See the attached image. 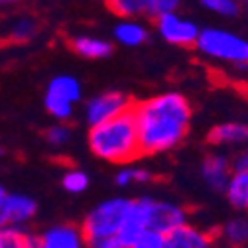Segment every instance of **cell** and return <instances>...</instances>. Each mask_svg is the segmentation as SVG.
Listing matches in <instances>:
<instances>
[{
	"instance_id": "1",
	"label": "cell",
	"mask_w": 248,
	"mask_h": 248,
	"mask_svg": "<svg viewBox=\"0 0 248 248\" xmlns=\"http://www.w3.org/2000/svg\"><path fill=\"white\" fill-rule=\"evenodd\" d=\"M142 156H158L175 150L189 134L191 103L177 91H166L132 105Z\"/></svg>"
},
{
	"instance_id": "2",
	"label": "cell",
	"mask_w": 248,
	"mask_h": 248,
	"mask_svg": "<svg viewBox=\"0 0 248 248\" xmlns=\"http://www.w3.org/2000/svg\"><path fill=\"white\" fill-rule=\"evenodd\" d=\"M87 138L89 150L99 160H105L108 164L126 166L142 156L138 126L132 110L122 112L97 126H91Z\"/></svg>"
},
{
	"instance_id": "3",
	"label": "cell",
	"mask_w": 248,
	"mask_h": 248,
	"mask_svg": "<svg viewBox=\"0 0 248 248\" xmlns=\"http://www.w3.org/2000/svg\"><path fill=\"white\" fill-rule=\"evenodd\" d=\"M195 49L201 55L213 61H221V63H227L231 67L248 63V40L223 28H201Z\"/></svg>"
},
{
	"instance_id": "4",
	"label": "cell",
	"mask_w": 248,
	"mask_h": 248,
	"mask_svg": "<svg viewBox=\"0 0 248 248\" xmlns=\"http://www.w3.org/2000/svg\"><path fill=\"white\" fill-rule=\"evenodd\" d=\"M132 205V199L128 197H110L107 201H101L95 205L85 217V221L81 225L85 240H95L110 234H118L124 219L128 215V209Z\"/></svg>"
},
{
	"instance_id": "5",
	"label": "cell",
	"mask_w": 248,
	"mask_h": 248,
	"mask_svg": "<svg viewBox=\"0 0 248 248\" xmlns=\"http://www.w3.org/2000/svg\"><path fill=\"white\" fill-rule=\"evenodd\" d=\"M132 101L126 93L122 91H107L101 95L91 97L85 105V120L91 126H97L101 122H107L122 112L132 110Z\"/></svg>"
},
{
	"instance_id": "6",
	"label": "cell",
	"mask_w": 248,
	"mask_h": 248,
	"mask_svg": "<svg viewBox=\"0 0 248 248\" xmlns=\"http://www.w3.org/2000/svg\"><path fill=\"white\" fill-rule=\"evenodd\" d=\"M156 30L164 42L177 47H195L201 28L197 22L179 16L177 12H166L156 18Z\"/></svg>"
},
{
	"instance_id": "7",
	"label": "cell",
	"mask_w": 248,
	"mask_h": 248,
	"mask_svg": "<svg viewBox=\"0 0 248 248\" xmlns=\"http://www.w3.org/2000/svg\"><path fill=\"white\" fill-rule=\"evenodd\" d=\"M187 223V211L181 205L166 199H154L152 209H150V225L148 229L160 231V232H170L171 229Z\"/></svg>"
},
{
	"instance_id": "8",
	"label": "cell",
	"mask_w": 248,
	"mask_h": 248,
	"mask_svg": "<svg viewBox=\"0 0 248 248\" xmlns=\"http://www.w3.org/2000/svg\"><path fill=\"white\" fill-rule=\"evenodd\" d=\"M152 201L154 197H140V199H132V205L128 209V215L124 219V225L118 232V236L122 238V242L126 244V248L148 229L150 225V209H152Z\"/></svg>"
},
{
	"instance_id": "9",
	"label": "cell",
	"mask_w": 248,
	"mask_h": 248,
	"mask_svg": "<svg viewBox=\"0 0 248 248\" xmlns=\"http://www.w3.org/2000/svg\"><path fill=\"white\" fill-rule=\"evenodd\" d=\"M232 171V160H229L223 154H207L201 162V177L213 191L225 193Z\"/></svg>"
},
{
	"instance_id": "10",
	"label": "cell",
	"mask_w": 248,
	"mask_h": 248,
	"mask_svg": "<svg viewBox=\"0 0 248 248\" xmlns=\"http://www.w3.org/2000/svg\"><path fill=\"white\" fill-rule=\"evenodd\" d=\"M213 236L189 223H183L166 232V248H211Z\"/></svg>"
},
{
	"instance_id": "11",
	"label": "cell",
	"mask_w": 248,
	"mask_h": 248,
	"mask_svg": "<svg viewBox=\"0 0 248 248\" xmlns=\"http://www.w3.org/2000/svg\"><path fill=\"white\" fill-rule=\"evenodd\" d=\"M207 142L215 148L246 146L248 144V124L246 122H221L209 130Z\"/></svg>"
},
{
	"instance_id": "12",
	"label": "cell",
	"mask_w": 248,
	"mask_h": 248,
	"mask_svg": "<svg viewBox=\"0 0 248 248\" xmlns=\"http://www.w3.org/2000/svg\"><path fill=\"white\" fill-rule=\"evenodd\" d=\"M38 211V205L32 197L28 195H22V193H12L4 197L2 201V219H4V225H24L28 223L32 217L36 215Z\"/></svg>"
},
{
	"instance_id": "13",
	"label": "cell",
	"mask_w": 248,
	"mask_h": 248,
	"mask_svg": "<svg viewBox=\"0 0 248 248\" xmlns=\"http://www.w3.org/2000/svg\"><path fill=\"white\" fill-rule=\"evenodd\" d=\"M44 248H83L87 244L83 229L75 225H55L42 234Z\"/></svg>"
},
{
	"instance_id": "14",
	"label": "cell",
	"mask_w": 248,
	"mask_h": 248,
	"mask_svg": "<svg viewBox=\"0 0 248 248\" xmlns=\"http://www.w3.org/2000/svg\"><path fill=\"white\" fill-rule=\"evenodd\" d=\"M112 36L124 47H138L148 42V28L136 18H122L112 28Z\"/></svg>"
},
{
	"instance_id": "15",
	"label": "cell",
	"mask_w": 248,
	"mask_h": 248,
	"mask_svg": "<svg viewBox=\"0 0 248 248\" xmlns=\"http://www.w3.org/2000/svg\"><path fill=\"white\" fill-rule=\"evenodd\" d=\"M71 49L85 59H105L112 53V44L97 36H77L71 40Z\"/></svg>"
},
{
	"instance_id": "16",
	"label": "cell",
	"mask_w": 248,
	"mask_h": 248,
	"mask_svg": "<svg viewBox=\"0 0 248 248\" xmlns=\"http://www.w3.org/2000/svg\"><path fill=\"white\" fill-rule=\"evenodd\" d=\"M46 93H49V95H55V97H61V99H65L73 105H77L83 97V85L77 77L73 75H55L49 83H47V89Z\"/></svg>"
},
{
	"instance_id": "17",
	"label": "cell",
	"mask_w": 248,
	"mask_h": 248,
	"mask_svg": "<svg viewBox=\"0 0 248 248\" xmlns=\"http://www.w3.org/2000/svg\"><path fill=\"white\" fill-rule=\"evenodd\" d=\"M225 195L234 209H248V171H232Z\"/></svg>"
},
{
	"instance_id": "18",
	"label": "cell",
	"mask_w": 248,
	"mask_h": 248,
	"mask_svg": "<svg viewBox=\"0 0 248 248\" xmlns=\"http://www.w3.org/2000/svg\"><path fill=\"white\" fill-rule=\"evenodd\" d=\"M221 236L229 246L240 248L248 244V219L246 217H236V219H231L223 225L221 229Z\"/></svg>"
},
{
	"instance_id": "19",
	"label": "cell",
	"mask_w": 248,
	"mask_h": 248,
	"mask_svg": "<svg viewBox=\"0 0 248 248\" xmlns=\"http://www.w3.org/2000/svg\"><path fill=\"white\" fill-rule=\"evenodd\" d=\"M110 12H114L120 18H138L146 16L148 0H105Z\"/></svg>"
},
{
	"instance_id": "20",
	"label": "cell",
	"mask_w": 248,
	"mask_h": 248,
	"mask_svg": "<svg viewBox=\"0 0 248 248\" xmlns=\"http://www.w3.org/2000/svg\"><path fill=\"white\" fill-rule=\"evenodd\" d=\"M44 105H46V110L59 122H65L73 116V103L61 99V97H55V95H49L46 93L44 97Z\"/></svg>"
},
{
	"instance_id": "21",
	"label": "cell",
	"mask_w": 248,
	"mask_h": 248,
	"mask_svg": "<svg viewBox=\"0 0 248 248\" xmlns=\"http://www.w3.org/2000/svg\"><path fill=\"white\" fill-rule=\"evenodd\" d=\"M201 6L207 12L223 18H234L240 12V2H236V0H201Z\"/></svg>"
},
{
	"instance_id": "22",
	"label": "cell",
	"mask_w": 248,
	"mask_h": 248,
	"mask_svg": "<svg viewBox=\"0 0 248 248\" xmlns=\"http://www.w3.org/2000/svg\"><path fill=\"white\" fill-rule=\"evenodd\" d=\"M61 185H63V189L67 193H73V195L83 193L89 187V175L81 170H69L63 175V179H61Z\"/></svg>"
},
{
	"instance_id": "23",
	"label": "cell",
	"mask_w": 248,
	"mask_h": 248,
	"mask_svg": "<svg viewBox=\"0 0 248 248\" xmlns=\"http://www.w3.org/2000/svg\"><path fill=\"white\" fill-rule=\"evenodd\" d=\"M36 32H38V22L34 18H20L14 22V26L10 30V36L16 42H28L36 36Z\"/></svg>"
},
{
	"instance_id": "24",
	"label": "cell",
	"mask_w": 248,
	"mask_h": 248,
	"mask_svg": "<svg viewBox=\"0 0 248 248\" xmlns=\"http://www.w3.org/2000/svg\"><path fill=\"white\" fill-rule=\"evenodd\" d=\"M26 234L16 225L0 227V248H24Z\"/></svg>"
},
{
	"instance_id": "25",
	"label": "cell",
	"mask_w": 248,
	"mask_h": 248,
	"mask_svg": "<svg viewBox=\"0 0 248 248\" xmlns=\"http://www.w3.org/2000/svg\"><path fill=\"white\" fill-rule=\"evenodd\" d=\"M128 248H166V234L154 229H146Z\"/></svg>"
},
{
	"instance_id": "26",
	"label": "cell",
	"mask_w": 248,
	"mask_h": 248,
	"mask_svg": "<svg viewBox=\"0 0 248 248\" xmlns=\"http://www.w3.org/2000/svg\"><path fill=\"white\" fill-rule=\"evenodd\" d=\"M46 140H47V144H51L55 148L65 146L71 140V128L67 126V124H63V122L53 124V126L47 128V132H46Z\"/></svg>"
},
{
	"instance_id": "27",
	"label": "cell",
	"mask_w": 248,
	"mask_h": 248,
	"mask_svg": "<svg viewBox=\"0 0 248 248\" xmlns=\"http://www.w3.org/2000/svg\"><path fill=\"white\" fill-rule=\"evenodd\" d=\"M179 4H181V0H148L146 16L156 20L158 16H162L166 12H177Z\"/></svg>"
},
{
	"instance_id": "28",
	"label": "cell",
	"mask_w": 248,
	"mask_h": 248,
	"mask_svg": "<svg viewBox=\"0 0 248 248\" xmlns=\"http://www.w3.org/2000/svg\"><path fill=\"white\" fill-rule=\"evenodd\" d=\"M89 248H126V244L122 242V238L118 234H110V236H103V238H95L87 242Z\"/></svg>"
},
{
	"instance_id": "29",
	"label": "cell",
	"mask_w": 248,
	"mask_h": 248,
	"mask_svg": "<svg viewBox=\"0 0 248 248\" xmlns=\"http://www.w3.org/2000/svg\"><path fill=\"white\" fill-rule=\"evenodd\" d=\"M118 187H130L134 185V168H122L114 177Z\"/></svg>"
},
{
	"instance_id": "30",
	"label": "cell",
	"mask_w": 248,
	"mask_h": 248,
	"mask_svg": "<svg viewBox=\"0 0 248 248\" xmlns=\"http://www.w3.org/2000/svg\"><path fill=\"white\" fill-rule=\"evenodd\" d=\"M232 170H236V171H248V144L242 146V150L234 156Z\"/></svg>"
},
{
	"instance_id": "31",
	"label": "cell",
	"mask_w": 248,
	"mask_h": 248,
	"mask_svg": "<svg viewBox=\"0 0 248 248\" xmlns=\"http://www.w3.org/2000/svg\"><path fill=\"white\" fill-rule=\"evenodd\" d=\"M154 173L148 168H134V183H150Z\"/></svg>"
},
{
	"instance_id": "32",
	"label": "cell",
	"mask_w": 248,
	"mask_h": 248,
	"mask_svg": "<svg viewBox=\"0 0 248 248\" xmlns=\"http://www.w3.org/2000/svg\"><path fill=\"white\" fill-rule=\"evenodd\" d=\"M24 248H44L42 236H38V234H26V240H24Z\"/></svg>"
},
{
	"instance_id": "33",
	"label": "cell",
	"mask_w": 248,
	"mask_h": 248,
	"mask_svg": "<svg viewBox=\"0 0 248 248\" xmlns=\"http://www.w3.org/2000/svg\"><path fill=\"white\" fill-rule=\"evenodd\" d=\"M20 2V0H0V6H4V4H16Z\"/></svg>"
},
{
	"instance_id": "34",
	"label": "cell",
	"mask_w": 248,
	"mask_h": 248,
	"mask_svg": "<svg viewBox=\"0 0 248 248\" xmlns=\"http://www.w3.org/2000/svg\"><path fill=\"white\" fill-rule=\"evenodd\" d=\"M236 2H240V4H248V0H236Z\"/></svg>"
}]
</instances>
